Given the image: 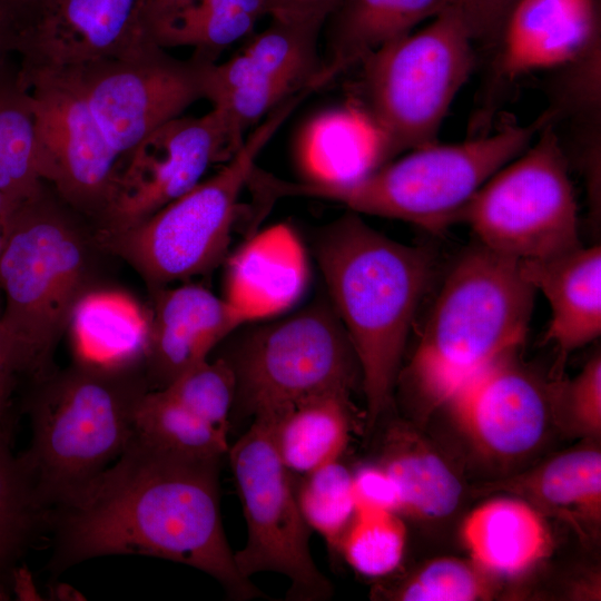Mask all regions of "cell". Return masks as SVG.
Listing matches in <instances>:
<instances>
[{
	"instance_id": "36",
	"label": "cell",
	"mask_w": 601,
	"mask_h": 601,
	"mask_svg": "<svg viewBox=\"0 0 601 601\" xmlns=\"http://www.w3.org/2000/svg\"><path fill=\"white\" fill-rule=\"evenodd\" d=\"M491 574L474 562L435 559L405 580L391 597L403 601H476L494 594Z\"/></svg>"
},
{
	"instance_id": "35",
	"label": "cell",
	"mask_w": 601,
	"mask_h": 601,
	"mask_svg": "<svg viewBox=\"0 0 601 601\" xmlns=\"http://www.w3.org/2000/svg\"><path fill=\"white\" fill-rule=\"evenodd\" d=\"M161 390L220 435L228 436L236 377L225 357L194 365Z\"/></svg>"
},
{
	"instance_id": "8",
	"label": "cell",
	"mask_w": 601,
	"mask_h": 601,
	"mask_svg": "<svg viewBox=\"0 0 601 601\" xmlns=\"http://www.w3.org/2000/svg\"><path fill=\"white\" fill-rule=\"evenodd\" d=\"M473 37L453 4L416 32L361 65L362 105L385 134L393 158L436 141L443 119L475 63Z\"/></svg>"
},
{
	"instance_id": "32",
	"label": "cell",
	"mask_w": 601,
	"mask_h": 601,
	"mask_svg": "<svg viewBox=\"0 0 601 601\" xmlns=\"http://www.w3.org/2000/svg\"><path fill=\"white\" fill-rule=\"evenodd\" d=\"M134 434L156 447L188 456L223 457L229 449L227 437L161 388L149 390L141 396Z\"/></svg>"
},
{
	"instance_id": "27",
	"label": "cell",
	"mask_w": 601,
	"mask_h": 601,
	"mask_svg": "<svg viewBox=\"0 0 601 601\" xmlns=\"http://www.w3.org/2000/svg\"><path fill=\"white\" fill-rule=\"evenodd\" d=\"M348 393L306 398L267 424L275 449L289 472L308 474L339 459L352 428Z\"/></svg>"
},
{
	"instance_id": "3",
	"label": "cell",
	"mask_w": 601,
	"mask_h": 601,
	"mask_svg": "<svg viewBox=\"0 0 601 601\" xmlns=\"http://www.w3.org/2000/svg\"><path fill=\"white\" fill-rule=\"evenodd\" d=\"M535 289L519 260L480 243L467 247L445 276L403 377L422 403L443 405L464 382L528 334Z\"/></svg>"
},
{
	"instance_id": "10",
	"label": "cell",
	"mask_w": 601,
	"mask_h": 601,
	"mask_svg": "<svg viewBox=\"0 0 601 601\" xmlns=\"http://www.w3.org/2000/svg\"><path fill=\"white\" fill-rule=\"evenodd\" d=\"M531 148L496 171L460 215L476 242L516 260L582 246L569 162L550 120Z\"/></svg>"
},
{
	"instance_id": "43",
	"label": "cell",
	"mask_w": 601,
	"mask_h": 601,
	"mask_svg": "<svg viewBox=\"0 0 601 601\" xmlns=\"http://www.w3.org/2000/svg\"><path fill=\"white\" fill-rule=\"evenodd\" d=\"M196 0H145L144 16L150 36L156 26L193 4Z\"/></svg>"
},
{
	"instance_id": "41",
	"label": "cell",
	"mask_w": 601,
	"mask_h": 601,
	"mask_svg": "<svg viewBox=\"0 0 601 601\" xmlns=\"http://www.w3.org/2000/svg\"><path fill=\"white\" fill-rule=\"evenodd\" d=\"M270 19L324 27L341 0H264Z\"/></svg>"
},
{
	"instance_id": "16",
	"label": "cell",
	"mask_w": 601,
	"mask_h": 601,
	"mask_svg": "<svg viewBox=\"0 0 601 601\" xmlns=\"http://www.w3.org/2000/svg\"><path fill=\"white\" fill-rule=\"evenodd\" d=\"M518 349L469 378L443 404L471 443L497 460L533 451L551 413L546 384L521 364Z\"/></svg>"
},
{
	"instance_id": "15",
	"label": "cell",
	"mask_w": 601,
	"mask_h": 601,
	"mask_svg": "<svg viewBox=\"0 0 601 601\" xmlns=\"http://www.w3.org/2000/svg\"><path fill=\"white\" fill-rule=\"evenodd\" d=\"M233 147L220 115L179 116L147 135L126 157L111 198L97 220L98 233L128 228L199 181Z\"/></svg>"
},
{
	"instance_id": "40",
	"label": "cell",
	"mask_w": 601,
	"mask_h": 601,
	"mask_svg": "<svg viewBox=\"0 0 601 601\" xmlns=\"http://www.w3.org/2000/svg\"><path fill=\"white\" fill-rule=\"evenodd\" d=\"M22 375H27L23 358L0 323V432H11L12 396Z\"/></svg>"
},
{
	"instance_id": "19",
	"label": "cell",
	"mask_w": 601,
	"mask_h": 601,
	"mask_svg": "<svg viewBox=\"0 0 601 601\" xmlns=\"http://www.w3.org/2000/svg\"><path fill=\"white\" fill-rule=\"evenodd\" d=\"M311 277L306 249L286 224L256 231L226 257L223 297L247 321L275 318L293 308Z\"/></svg>"
},
{
	"instance_id": "38",
	"label": "cell",
	"mask_w": 601,
	"mask_h": 601,
	"mask_svg": "<svg viewBox=\"0 0 601 601\" xmlns=\"http://www.w3.org/2000/svg\"><path fill=\"white\" fill-rule=\"evenodd\" d=\"M519 0H453L474 41L497 46L505 22Z\"/></svg>"
},
{
	"instance_id": "44",
	"label": "cell",
	"mask_w": 601,
	"mask_h": 601,
	"mask_svg": "<svg viewBox=\"0 0 601 601\" xmlns=\"http://www.w3.org/2000/svg\"><path fill=\"white\" fill-rule=\"evenodd\" d=\"M20 203L0 191V256L8 239L12 215Z\"/></svg>"
},
{
	"instance_id": "28",
	"label": "cell",
	"mask_w": 601,
	"mask_h": 601,
	"mask_svg": "<svg viewBox=\"0 0 601 601\" xmlns=\"http://www.w3.org/2000/svg\"><path fill=\"white\" fill-rule=\"evenodd\" d=\"M504 489L573 523L597 526L601 520V453L590 447L568 451L508 481Z\"/></svg>"
},
{
	"instance_id": "34",
	"label": "cell",
	"mask_w": 601,
	"mask_h": 601,
	"mask_svg": "<svg viewBox=\"0 0 601 601\" xmlns=\"http://www.w3.org/2000/svg\"><path fill=\"white\" fill-rule=\"evenodd\" d=\"M296 494L308 526L337 549L355 513L353 474L336 460L306 474Z\"/></svg>"
},
{
	"instance_id": "1",
	"label": "cell",
	"mask_w": 601,
	"mask_h": 601,
	"mask_svg": "<svg viewBox=\"0 0 601 601\" xmlns=\"http://www.w3.org/2000/svg\"><path fill=\"white\" fill-rule=\"evenodd\" d=\"M220 462L161 450L134 434L114 463L50 510L48 571L59 575L106 555H146L207 573L231 599L263 597L239 573L225 535Z\"/></svg>"
},
{
	"instance_id": "13",
	"label": "cell",
	"mask_w": 601,
	"mask_h": 601,
	"mask_svg": "<svg viewBox=\"0 0 601 601\" xmlns=\"http://www.w3.org/2000/svg\"><path fill=\"white\" fill-rule=\"evenodd\" d=\"M19 78L31 96L42 180L75 211L98 220L125 158L111 147L65 71H37Z\"/></svg>"
},
{
	"instance_id": "4",
	"label": "cell",
	"mask_w": 601,
	"mask_h": 601,
	"mask_svg": "<svg viewBox=\"0 0 601 601\" xmlns=\"http://www.w3.org/2000/svg\"><path fill=\"white\" fill-rule=\"evenodd\" d=\"M32 383L26 406L31 442L20 457L41 503L51 510L120 456L150 387L142 364L112 367L78 359Z\"/></svg>"
},
{
	"instance_id": "30",
	"label": "cell",
	"mask_w": 601,
	"mask_h": 601,
	"mask_svg": "<svg viewBox=\"0 0 601 601\" xmlns=\"http://www.w3.org/2000/svg\"><path fill=\"white\" fill-rule=\"evenodd\" d=\"M264 16V0H196L152 28L150 38L164 49L190 47L194 55L216 61L225 48L249 35Z\"/></svg>"
},
{
	"instance_id": "39",
	"label": "cell",
	"mask_w": 601,
	"mask_h": 601,
	"mask_svg": "<svg viewBox=\"0 0 601 601\" xmlns=\"http://www.w3.org/2000/svg\"><path fill=\"white\" fill-rule=\"evenodd\" d=\"M353 496L355 511L400 512L396 485L380 465L364 466L353 474Z\"/></svg>"
},
{
	"instance_id": "29",
	"label": "cell",
	"mask_w": 601,
	"mask_h": 601,
	"mask_svg": "<svg viewBox=\"0 0 601 601\" xmlns=\"http://www.w3.org/2000/svg\"><path fill=\"white\" fill-rule=\"evenodd\" d=\"M45 185L38 164L30 91L9 56L0 63V191L23 201Z\"/></svg>"
},
{
	"instance_id": "14",
	"label": "cell",
	"mask_w": 601,
	"mask_h": 601,
	"mask_svg": "<svg viewBox=\"0 0 601 601\" xmlns=\"http://www.w3.org/2000/svg\"><path fill=\"white\" fill-rule=\"evenodd\" d=\"M322 30L321 26L272 19L237 55L207 65L204 99L220 115L236 150L246 130L276 107L309 87L326 85L318 53Z\"/></svg>"
},
{
	"instance_id": "12",
	"label": "cell",
	"mask_w": 601,
	"mask_h": 601,
	"mask_svg": "<svg viewBox=\"0 0 601 601\" xmlns=\"http://www.w3.org/2000/svg\"><path fill=\"white\" fill-rule=\"evenodd\" d=\"M211 60L178 59L156 43L65 71L85 98L111 147L125 159L151 131L204 99Z\"/></svg>"
},
{
	"instance_id": "37",
	"label": "cell",
	"mask_w": 601,
	"mask_h": 601,
	"mask_svg": "<svg viewBox=\"0 0 601 601\" xmlns=\"http://www.w3.org/2000/svg\"><path fill=\"white\" fill-rule=\"evenodd\" d=\"M550 412L584 436L601 432V356L593 355L569 381L546 384Z\"/></svg>"
},
{
	"instance_id": "2",
	"label": "cell",
	"mask_w": 601,
	"mask_h": 601,
	"mask_svg": "<svg viewBox=\"0 0 601 601\" xmlns=\"http://www.w3.org/2000/svg\"><path fill=\"white\" fill-rule=\"evenodd\" d=\"M314 256L355 352L373 426L390 406L417 311L436 270L427 246L394 240L348 210L322 228Z\"/></svg>"
},
{
	"instance_id": "20",
	"label": "cell",
	"mask_w": 601,
	"mask_h": 601,
	"mask_svg": "<svg viewBox=\"0 0 601 601\" xmlns=\"http://www.w3.org/2000/svg\"><path fill=\"white\" fill-rule=\"evenodd\" d=\"M599 32L597 0H519L499 42L506 78L584 58Z\"/></svg>"
},
{
	"instance_id": "42",
	"label": "cell",
	"mask_w": 601,
	"mask_h": 601,
	"mask_svg": "<svg viewBox=\"0 0 601 601\" xmlns=\"http://www.w3.org/2000/svg\"><path fill=\"white\" fill-rule=\"evenodd\" d=\"M46 2L47 0H0V21L17 39L33 26Z\"/></svg>"
},
{
	"instance_id": "5",
	"label": "cell",
	"mask_w": 601,
	"mask_h": 601,
	"mask_svg": "<svg viewBox=\"0 0 601 601\" xmlns=\"http://www.w3.org/2000/svg\"><path fill=\"white\" fill-rule=\"evenodd\" d=\"M551 117L546 112L530 125L506 126L459 144L417 147L346 185L286 181L265 173L262 193L268 203L280 197L326 199L357 214L400 219L439 233L459 221L476 191L520 156Z\"/></svg>"
},
{
	"instance_id": "33",
	"label": "cell",
	"mask_w": 601,
	"mask_h": 601,
	"mask_svg": "<svg viewBox=\"0 0 601 601\" xmlns=\"http://www.w3.org/2000/svg\"><path fill=\"white\" fill-rule=\"evenodd\" d=\"M405 542L406 529L396 512L357 510L337 549L357 572L382 577L397 568Z\"/></svg>"
},
{
	"instance_id": "47",
	"label": "cell",
	"mask_w": 601,
	"mask_h": 601,
	"mask_svg": "<svg viewBox=\"0 0 601 601\" xmlns=\"http://www.w3.org/2000/svg\"><path fill=\"white\" fill-rule=\"evenodd\" d=\"M1 311H2V296H1V292H0V314H1Z\"/></svg>"
},
{
	"instance_id": "31",
	"label": "cell",
	"mask_w": 601,
	"mask_h": 601,
	"mask_svg": "<svg viewBox=\"0 0 601 601\" xmlns=\"http://www.w3.org/2000/svg\"><path fill=\"white\" fill-rule=\"evenodd\" d=\"M10 444L11 432H0V581L31 543L48 531L50 513Z\"/></svg>"
},
{
	"instance_id": "25",
	"label": "cell",
	"mask_w": 601,
	"mask_h": 601,
	"mask_svg": "<svg viewBox=\"0 0 601 601\" xmlns=\"http://www.w3.org/2000/svg\"><path fill=\"white\" fill-rule=\"evenodd\" d=\"M69 328L78 361L112 367L144 362L148 314L121 293L88 290L77 303Z\"/></svg>"
},
{
	"instance_id": "45",
	"label": "cell",
	"mask_w": 601,
	"mask_h": 601,
	"mask_svg": "<svg viewBox=\"0 0 601 601\" xmlns=\"http://www.w3.org/2000/svg\"><path fill=\"white\" fill-rule=\"evenodd\" d=\"M14 40L12 31L0 21V63L13 53Z\"/></svg>"
},
{
	"instance_id": "18",
	"label": "cell",
	"mask_w": 601,
	"mask_h": 601,
	"mask_svg": "<svg viewBox=\"0 0 601 601\" xmlns=\"http://www.w3.org/2000/svg\"><path fill=\"white\" fill-rule=\"evenodd\" d=\"M152 293L142 362L150 390L167 386L207 359L220 342L248 324L223 296L200 285H169Z\"/></svg>"
},
{
	"instance_id": "23",
	"label": "cell",
	"mask_w": 601,
	"mask_h": 601,
	"mask_svg": "<svg viewBox=\"0 0 601 601\" xmlns=\"http://www.w3.org/2000/svg\"><path fill=\"white\" fill-rule=\"evenodd\" d=\"M452 4L453 0H341L323 27L326 57L322 78L328 83Z\"/></svg>"
},
{
	"instance_id": "21",
	"label": "cell",
	"mask_w": 601,
	"mask_h": 601,
	"mask_svg": "<svg viewBox=\"0 0 601 601\" xmlns=\"http://www.w3.org/2000/svg\"><path fill=\"white\" fill-rule=\"evenodd\" d=\"M392 159L385 134L357 104L313 116L300 129L295 146L300 181L317 186L357 181Z\"/></svg>"
},
{
	"instance_id": "46",
	"label": "cell",
	"mask_w": 601,
	"mask_h": 601,
	"mask_svg": "<svg viewBox=\"0 0 601 601\" xmlns=\"http://www.w3.org/2000/svg\"><path fill=\"white\" fill-rule=\"evenodd\" d=\"M53 597H58V599L63 600H76L79 599L77 597L82 595L67 584H57V587L53 589Z\"/></svg>"
},
{
	"instance_id": "11",
	"label": "cell",
	"mask_w": 601,
	"mask_h": 601,
	"mask_svg": "<svg viewBox=\"0 0 601 601\" xmlns=\"http://www.w3.org/2000/svg\"><path fill=\"white\" fill-rule=\"evenodd\" d=\"M227 454L247 525L246 544L234 552L239 573L277 572L290 581L287 600H327L333 587L312 558L311 528L267 424L254 420Z\"/></svg>"
},
{
	"instance_id": "7",
	"label": "cell",
	"mask_w": 601,
	"mask_h": 601,
	"mask_svg": "<svg viewBox=\"0 0 601 601\" xmlns=\"http://www.w3.org/2000/svg\"><path fill=\"white\" fill-rule=\"evenodd\" d=\"M311 93L303 90L269 112L215 175L128 228L96 231V243L125 259L152 292L214 269L227 257L238 200L260 152Z\"/></svg>"
},
{
	"instance_id": "6",
	"label": "cell",
	"mask_w": 601,
	"mask_h": 601,
	"mask_svg": "<svg viewBox=\"0 0 601 601\" xmlns=\"http://www.w3.org/2000/svg\"><path fill=\"white\" fill-rule=\"evenodd\" d=\"M69 208L46 184L14 209L0 256V323L31 382L53 372L55 349L90 290L88 244Z\"/></svg>"
},
{
	"instance_id": "9",
	"label": "cell",
	"mask_w": 601,
	"mask_h": 601,
	"mask_svg": "<svg viewBox=\"0 0 601 601\" xmlns=\"http://www.w3.org/2000/svg\"><path fill=\"white\" fill-rule=\"evenodd\" d=\"M225 358L236 377L234 405L254 420H273L315 395L351 394L362 384L355 352L328 299L249 328Z\"/></svg>"
},
{
	"instance_id": "26",
	"label": "cell",
	"mask_w": 601,
	"mask_h": 601,
	"mask_svg": "<svg viewBox=\"0 0 601 601\" xmlns=\"http://www.w3.org/2000/svg\"><path fill=\"white\" fill-rule=\"evenodd\" d=\"M380 466L396 485L400 512L416 519H441L459 505L462 484L436 451L403 424L385 435Z\"/></svg>"
},
{
	"instance_id": "24",
	"label": "cell",
	"mask_w": 601,
	"mask_h": 601,
	"mask_svg": "<svg viewBox=\"0 0 601 601\" xmlns=\"http://www.w3.org/2000/svg\"><path fill=\"white\" fill-rule=\"evenodd\" d=\"M473 562L497 577H515L533 568L551 550L541 513L529 502L501 497L473 510L462 524Z\"/></svg>"
},
{
	"instance_id": "22",
	"label": "cell",
	"mask_w": 601,
	"mask_h": 601,
	"mask_svg": "<svg viewBox=\"0 0 601 601\" xmlns=\"http://www.w3.org/2000/svg\"><path fill=\"white\" fill-rule=\"evenodd\" d=\"M523 278L548 299L551 318L545 341L561 354L601 334V247L583 245L546 258L519 260Z\"/></svg>"
},
{
	"instance_id": "17",
	"label": "cell",
	"mask_w": 601,
	"mask_h": 601,
	"mask_svg": "<svg viewBox=\"0 0 601 601\" xmlns=\"http://www.w3.org/2000/svg\"><path fill=\"white\" fill-rule=\"evenodd\" d=\"M144 6L145 0H47L14 41L19 76L124 57L155 43Z\"/></svg>"
}]
</instances>
